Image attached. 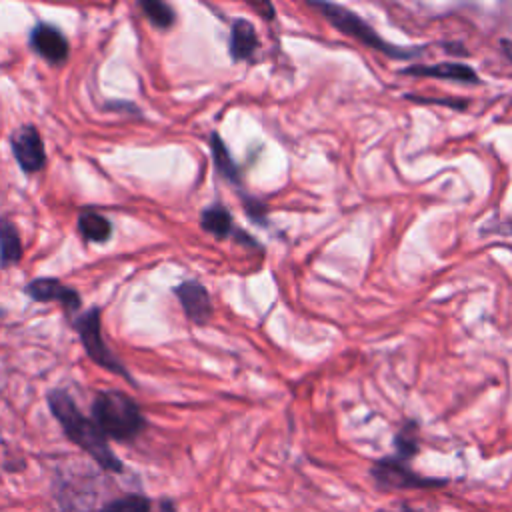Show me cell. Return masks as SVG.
Wrapping results in <instances>:
<instances>
[{
    "mask_svg": "<svg viewBox=\"0 0 512 512\" xmlns=\"http://www.w3.org/2000/svg\"><path fill=\"white\" fill-rule=\"evenodd\" d=\"M500 46H502L504 56L512 62V40H500Z\"/></svg>",
    "mask_w": 512,
    "mask_h": 512,
    "instance_id": "44dd1931",
    "label": "cell"
},
{
    "mask_svg": "<svg viewBox=\"0 0 512 512\" xmlns=\"http://www.w3.org/2000/svg\"><path fill=\"white\" fill-rule=\"evenodd\" d=\"M150 498L144 494H126L108 502L100 512H150Z\"/></svg>",
    "mask_w": 512,
    "mask_h": 512,
    "instance_id": "ac0fdd59",
    "label": "cell"
},
{
    "mask_svg": "<svg viewBox=\"0 0 512 512\" xmlns=\"http://www.w3.org/2000/svg\"><path fill=\"white\" fill-rule=\"evenodd\" d=\"M176 298L182 304L186 318L198 326H204L212 318V302L208 290L196 280H184L174 288Z\"/></svg>",
    "mask_w": 512,
    "mask_h": 512,
    "instance_id": "52a82bcc",
    "label": "cell"
},
{
    "mask_svg": "<svg viewBox=\"0 0 512 512\" xmlns=\"http://www.w3.org/2000/svg\"><path fill=\"white\" fill-rule=\"evenodd\" d=\"M372 480L380 488H396V490H410V488H436L446 484V480L438 478H424L416 474L408 462L396 458V456H386L380 458L372 464L370 468Z\"/></svg>",
    "mask_w": 512,
    "mask_h": 512,
    "instance_id": "5b68a950",
    "label": "cell"
},
{
    "mask_svg": "<svg viewBox=\"0 0 512 512\" xmlns=\"http://www.w3.org/2000/svg\"><path fill=\"white\" fill-rule=\"evenodd\" d=\"M92 420L106 438L132 442L146 428L140 406L120 390H102L92 402Z\"/></svg>",
    "mask_w": 512,
    "mask_h": 512,
    "instance_id": "7a4b0ae2",
    "label": "cell"
},
{
    "mask_svg": "<svg viewBox=\"0 0 512 512\" xmlns=\"http://www.w3.org/2000/svg\"><path fill=\"white\" fill-rule=\"evenodd\" d=\"M26 296L34 302H58L68 314L80 308V294L56 278H36L26 284Z\"/></svg>",
    "mask_w": 512,
    "mask_h": 512,
    "instance_id": "ba28073f",
    "label": "cell"
},
{
    "mask_svg": "<svg viewBox=\"0 0 512 512\" xmlns=\"http://www.w3.org/2000/svg\"><path fill=\"white\" fill-rule=\"evenodd\" d=\"M258 48L256 28L246 18H236L230 26V58L234 62L250 60Z\"/></svg>",
    "mask_w": 512,
    "mask_h": 512,
    "instance_id": "8fae6325",
    "label": "cell"
},
{
    "mask_svg": "<svg viewBox=\"0 0 512 512\" xmlns=\"http://www.w3.org/2000/svg\"><path fill=\"white\" fill-rule=\"evenodd\" d=\"M402 74L410 76H432V78H448L454 82H464V84H480V76L476 74L474 68L460 64V62H440V64H412L402 70Z\"/></svg>",
    "mask_w": 512,
    "mask_h": 512,
    "instance_id": "30bf717a",
    "label": "cell"
},
{
    "mask_svg": "<svg viewBox=\"0 0 512 512\" xmlns=\"http://www.w3.org/2000/svg\"><path fill=\"white\" fill-rule=\"evenodd\" d=\"M210 150H212V158H214V166H216L218 174L232 184H240V170L234 164V160L218 132L210 134Z\"/></svg>",
    "mask_w": 512,
    "mask_h": 512,
    "instance_id": "5bb4252c",
    "label": "cell"
},
{
    "mask_svg": "<svg viewBox=\"0 0 512 512\" xmlns=\"http://www.w3.org/2000/svg\"><path fill=\"white\" fill-rule=\"evenodd\" d=\"M200 226L216 238H228L230 234H236L232 216L222 204H212L204 208L200 214Z\"/></svg>",
    "mask_w": 512,
    "mask_h": 512,
    "instance_id": "7c38bea8",
    "label": "cell"
},
{
    "mask_svg": "<svg viewBox=\"0 0 512 512\" xmlns=\"http://www.w3.org/2000/svg\"><path fill=\"white\" fill-rule=\"evenodd\" d=\"M312 8L320 10L322 16L336 28L340 30L342 34L358 40L360 44L372 48V50H378L382 54H386L388 58H394V60H410V58H416L424 52V46H396V44H390L388 40H384L364 18H360L356 12H352L350 8L346 6H340V4H332V2H308Z\"/></svg>",
    "mask_w": 512,
    "mask_h": 512,
    "instance_id": "3957f363",
    "label": "cell"
},
{
    "mask_svg": "<svg viewBox=\"0 0 512 512\" xmlns=\"http://www.w3.org/2000/svg\"><path fill=\"white\" fill-rule=\"evenodd\" d=\"M100 308H90L88 312L80 314L76 320H74V328L78 330L80 334V340L88 352V356L100 364L102 368L126 378L128 382H134L130 372L124 368V364L108 350V346L104 344V338H102V330H100Z\"/></svg>",
    "mask_w": 512,
    "mask_h": 512,
    "instance_id": "277c9868",
    "label": "cell"
},
{
    "mask_svg": "<svg viewBox=\"0 0 512 512\" xmlns=\"http://www.w3.org/2000/svg\"><path fill=\"white\" fill-rule=\"evenodd\" d=\"M140 8L144 10L146 18H148L154 26H158V28H162V30L170 28V26L174 24V20H176L174 10H172L166 2H160V0H142V2H140Z\"/></svg>",
    "mask_w": 512,
    "mask_h": 512,
    "instance_id": "2e32d148",
    "label": "cell"
},
{
    "mask_svg": "<svg viewBox=\"0 0 512 512\" xmlns=\"http://www.w3.org/2000/svg\"><path fill=\"white\" fill-rule=\"evenodd\" d=\"M22 258V242L16 226L8 218H0V266L8 268Z\"/></svg>",
    "mask_w": 512,
    "mask_h": 512,
    "instance_id": "4fadbf2b",
    "label": "cell"
},
{
    "mask_svg": "<svg viewBox=\"0 0 512 512\" xmlns=\"http://www.w3.org/2000/svg\"><path fill=\"white\" fill-rule=\"evenodd\" d=\"M394 448L396 458L408 462L418 452V436H416V424L408 422L396 436H394Z\"/></svg>",
    "mask_w": 512,
    "mask_h": 512,
    "instance_id": "e0dca14e",
    "label": "cell"
},
{
    "mask_svg": "<svg viewBox=\"0 0 512 512\" xmlns=\"http://www.w3.org/2000/svg\"><path fill=\"white\" fill-rule=\"evenodd\" d=\"M30 46L36 54L52 64H62L68 58V40L52 24H36L30 32Z\"/></svg>",
    "mask_w": 512,
    "mask_h": 512,
    "instance_id": "9c48e42d",
    "label": "cell"
},
{
    "mask_svg": "<svg viewBox=\"0 0 512 512\" xmlns=\"http://www.w3.org/2000/svg\"><path fill=\"white\" fill-rule=\"evenodd\" d=\"M406 98H410V100H414V102H426V104H444V106H452V108H466V102H464V100H462V102H458V100L426 98V96H422V98H416V96H412V94H406Z\"/></svg>",
    "mask_w": 512,
    "mask_h": 512,
    "instance_id": "ffe728a7",
    "label": "cell"
},
{
    "mask_svg": "<svg viewBox=\"0 0 512 512\" xmlns=\"http://www.w3.org/2000/svg\"><path fill=\"white\" fill-rule=\"evenodd\" d=\"M244 210L254 222H258L260 226H266V206H264V202H260L256 198H246L244 200Z\"/></svg>",
    "mask_w": 512,
    "mask_h": 512,
    "instance_id": "d6986e66",
    "label": "cell"
},
{
    "mask_svg": "<svg viewBox=\"0 0 512 512\" xmlns=\"http://www.w3.org/2000/svg\"><path fill=\"white\" fill-rule=\"evenodd\" d=\"M46 400H48V408H50L52 416L58 420L60 428L64 430L66 438L72 444L82 448L102 470L112 472V474L124 472V464L108 446V440L102 434V430L96 426V422L92 418L84 416L78 410V406L74 404V400L70 398V394L66 390L54 388L48 392Z\"/></svg>",
    "mask_w": 512,
    "mask_h": 512,
    "instance_id": "6da1fadb",
    "label": "cell"
},
{
    "mask_svg": "<svg viewBox=\"0 0 512 512\" xmlns=\"http://www.w3.org/2000/svg\"><path fill=\"white\" fill-rule=\"evenodd\" d=\"M78 230L86 240H92V242H106L112 234L110 222L94 210H84L78 216Z\"/></svg>",
    "mask_w": 512,
    "mask_h": 512,
    "instance_id": "9a60e30c",
    "label": "cell"
},
{
    "mask_svg": "<svg viewBox=\"0 0 512 512\" xmlns=\"http://www.w3.org/2000/svg\"><path fill=\"white\" fill-rule=\"evenodd\" d=\"M12 152L20 168L28 174L42 170L46 164V150L42 138L32 124H26L12 134Z\"/></svg>",
    "mask_w": 512,
    "mask_h": 512,
    "instance_id": "8992f818",
    "label": "cell"
}]
</instances>
